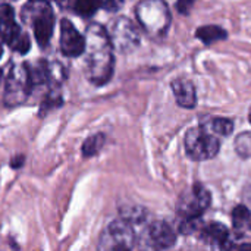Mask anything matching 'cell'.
I'll use <instances>...</instances> for the list:
<instances>
[{
    "label": "cell",
    "mask_w": 251,
    "mask_h": 251,
    "mask_svg": "<svg viewBox=\"0 0 251 251\" xmlns=\"http://www.w3.org/2000/svg\"><path fill=\"white\" fill-rule=\"evenodd\" d=\"M138 21L151 35L159 37L166 32L171 24V15L166 3L163 0H144L140 3Z\"/></svg>",
    "instance_id": "6da1fadb"
},
{
    "label": "cell",
    "mask_w": 251,
    "mask_h": 251,
    "mask_svg": "<svg viewBox=\"0 0 251 251\" xmlns=\"http://www.w3.org/2000/svg\"><path fill=\"white\" fill-rule=\"evenodd\" d=\"M219 140L204 126L193 128L185 135V151L193 160H207L218 154Z\"/></svg>",
    "instance_id": "7a4b0ae2"
},
{
    "label": "cell",
    "mask_w": 251,
    "mask_h": 251,
    "mask_svg": "<svg viewBox=\"0 0 251 251\" xmlns=\"http://www.w3.org/2000/svg\"><path fill=\"white\" fill-rule=\"evenodd\" d=\"M210 194L200 184H196L185 193L178 203V213L182 219H199L200 215L209 207Z\"/></svg>",
    "instance_id": "3957f363"
},
{
    "label": "cell",
    "mask_w": 251,
    "mask_h": 251,
    "mask_svg": "<svg viewBox=\"0 0 251 251\" xmlns=\"http://www.w3.org/2000/svg\"><path fill=\"white\" fill-rule=\"evenodd\" d=\"M134 231L128 221L110 224L103 235L101 247L110 250H131L134 247Z\"/></svg>",
    "instance_id": "277c9868"
},
{
    "label": "cell",
    "mask_w": 251,
    "mask_h": 251,
    "mask_svg": "<svg viewBox=\"0 0 251 251\" xmlns=\"http://www.w3.org/2000/svg\"><path fill=\"white\" fill-rule=\"evenodd\" d=\"M60 49L65 56L76 57L85 50L84 37L75 29L71 21L62 19L60 22Z\"/></svg>",
    "instance_id": "5b68a950"
},
{
    "label": "cell",
    "mask_w": 251,
    "mask_h": 251,
    "mask_svg": "<svg viewBox=\"0 0 251 251\" xmlns=\"http://www.w3.org/2000/svg\"><path fill=\"white\" fill-rule=\"evenodd\" d=\"M147 243L151 249L165 250L176 243V234L171 225L159 221L150 225L147 231Z\"/></svg>",
    "instance_id": "8992f818"
},
{
    "label": "cell",
    "mask_w": 251,
    "mask_h": 251,
    "mask_svg": "<svg viewBox=\"0 0 251 251\" xmlns=\"http://www.w3.org/2000/svg\"><path fill=\"white\" fill-rule=\"evenodd\" d=\"M53 28H54V16H53L51 9L46 3L34 21V32H35L37 43L40 46L49 44L51 34H53Z\"/></svg>",
    "instance_id": "52a82bcc"
},
{
    "label": "cell",
    "mask_w": 251,
    "mask_h": 251,
    "mask_svg": "<svg viewBox=\"0 0 251 251\" xmlns=\"http://www.w3.org/2000/svg\"><path fill=\"white\" fill-rule=\"evenodd\" d=\"M113 40L119 49L126 50V49H131V47L138 44L140 35H138V31L135 29V26L132 25L131 21L119 19L115 25V29H113Z\"/></svg>",
    "instance_id": "ba28073f"
},
{
    "label": "cell",
    "mask_w": 251,
    "mask_h": 251,
    "mask_svg": "<svg viewBox=\"0 0 251 251\" xmlns=\"http://www.w3.org/2000/svg\"><path fill=\"white\" fill-rule=\"evenodd\" d=\"M172 90L179 106L187 107V109H193L196 106L197 97H196V87L193 82H190L188 79H182V78L175 79L172 82Z\"/></svg>",
    "instance_id": "9c48e42d"
},
{
    "label": "cell",
    "mask_w": 251,
    "mask_h": 251,
    "mask_svg": "<svg viewBox=\"0 0 251 251\" xmlns=\"http://www.w3.org/2000/svg\"><path fill=\"white\" fill-rule=\"evenodd\" d=\"M196 35L204 43V44H212L221 40H225L228 37V32L216 25H206V26H200L196 32Z\"/></svg>",
    "instance_id": "30bf717a"
},
{
    "label": "cell",
    "mask_w": 251,
    "mask_h": 251,
    "mask_svg": "<svg viewBox=\"0 0 251 251\" xmlns=\"http://www.w3.org/2000/svg\"><path fill=\"white\" fill-rule=\"evenodd\" d=\"M204 237H206L207 241H210L213 244H218V246H222L228 240V228L225 225H222V224L213 222V224L206 226Z\"/></svg>",
    "instance_id": "8fae6325"
},
{
    "label": "cell",
    "mask_w": 251,
    "mask_h": 251,
    "mask_svg": "<svg viewBox=\"0 0 251 251\" xmlns=\"http://www.w3.org/2000/svg\"><path fill=\"white\" fill-rule=\"evenodd\" d=\"M104 144V135L103 134H96V135H91L90 138L85 140L84 146H82V154L85 157H90V156H94L97 154L101 147Z\"/></svg>",
    "instance_id": "7c38bea8"
},
{
    "label": "cell",
    "mask_w": 251,
    "mask_h": 251,
    "mask_svg": "<svg viewBox=\"0 0 251 251\" xmlns=\"http://www.w3.org/2000/svg\"><path fill=\"white\" fill-rule=\"evenodd\" d=\"M235 151L241 157H251V131L241 132L235 138Z\"/></svg>",
    "instance_id": "4fadbf2b"
},
{
    "label": "cell",
    "mask_w": 251,
    "mask_h": 251,
    "mask_svg": "<svg viewBox=\"0 0 251 251\" xmlns=\"http://www.w3.org/2000/svg\"><path fill=\"white\" fill-rule=\"evenodd\" d=\"M101 6V0H76L75 12L81 16H91Z\"/></svg>",
    "instance_id": "5bb4252c"
},
{
    "label": "cell",
    "mask_w": 251,
    "mask_h": 251,
    "mask_svg": "<svg viewBox=\"0 0 251 251\" xmlns=\"http://www.w3.org/2000/svg\"><path fill=\"white\" fill-rule=\"evenodd\" d=\"M210 129L221 135H229L234 131V124L226 118H216L210 122Z\"/></svg>",
    "instance_id": "9a60e30c"
},
{
    "label": "cell",
    "mask_w": 251,
    "mask_h": 251,
    "mask_svg": "<svg viewBox=\"0 0 251 251\" xmlns=\"http://www.w3.org/2000/svg\"><path fill=\"white\" fill-rule=\"evenodd\" d=\"M251 219L250 210L246 207V206H237L232 212V222H234V226L241 229L243 226H246Z\"/></svg>",
    "instance_id": "2e32d148"
},
{
    "label": "cell",
    "mask_w": 251,
    "mask_h": 251,
    "mask_svg": "<svg viewBox=\"0 0 251 251\" xmlns=\"http://www.w3.org/2000/svg\"><path fill=\"white\" fill-rule=\"evenodd\" d=\"M21 35V32H19V26L13 22V21H10V22H6V29H4V32H3V38H4V41L7 43V44H13L16 40H18V37Z\"/></svg>",
    "instance_id": "e0dca14e"
},
{
    "label": "cell",
    "mask_w": 251,
    "mask_h": 251,
    "mask_svg": "<svg viewBox=\"0 0 251 251\" xmlns=\"http://www.w3.org/2000/svg\"><path fill=\"white\" fill-rule=\"evenodd\" d=\"M12 47H13L16 51H19V53L25 54V53L29 50V47H31L29 37H28L26 34H24V35H19V37H18V40H16V41L12 44Z\"/></svg>",
    "instance_id": "ac0fdd59"
},
{
    "label": "cell",
    "mask_w": 251,
    "mask_h": 251,
    "mask_svg": "<svg viewBox=\"0 0 251 251\" xmlns=\"http://www.w3.org/2000/svg\"><path fill=\"white\" fill-rule=\"evenodd\" d=\"M122 6V0H106L104 1V9L110 10V12H116L119 10Z\"/></svg>",
    "instance_id": "d6986e66"
},
{
    "label": "cell",
    "mask_w": 251,
    "mask_h": 251,
    "mask_svg": "<svg viewBox=\"0 0 251 251\" xmlns=\"http://www.w3.org/2000/svg\"><path fill=\"white\" fill-rule=\"evenodd\" d=\"M193 3H194V0H178V10L181 12V13H188L190 12V7L193 6Z\"/></svg>",
    "instance_id": "ffe728a7"
},
{
    "label": "cell",
    "mask_w": 251,
    "mask_h": 251,
    "mask_svg": "<svg viewBox=\"0 0 251 251\" xmlns=\"http://www.w3.org/2000/svg\"><path fill=\"white\" fill-rule=\"evenodd\" d=\"M22 163H24V156H16V159H15V160H12V163H10V165H12V168H15V169H16V168H19Z\"/></svg>",
    "instance_id": "44dd1931"
},
{
    "label": "cell",
    "mask_w": 251,
    "mask_h": 251,
    "mask_svg": "<svg viewBox=\"0 0 251 251\" xmlns=\"http://www.w3.org/2000/svg\"><path fill=\"white\" fill-rule=\"evenodd\" d=\"M240 249H241V250H243V249H250L251 250V244H247V246H241Z\"/></svg>",
    "instance_id": "7402d4cb"
},
{
    "label": "cell",
    "mask_w": 251,
    "mask_h": 251,
    "mask_svg": "<svg viewBox=\"0 0 251 251\" xmlns=\"http://www.w3.org/2000/svg\"><path fill=\"white\" fill-rule=\"evenodd\" d=\"M249 116H250V122H251V107H250V115H249Z\"/></svg>",
    "instance_id": "603a6c76"
},
{
    "label": "cell",
    "mask_w": 251,
    "mask_h": 251,
    "mask_svg": "<svg viewBox=\"0 0 251 251\" xmlns=\"http://www.w3.org/2000/svg\"><path fill=\"white\" fill-rule=\"evenodd\" d=\"M0 56H1V46H0Z\"/></svg>",
    "instance_id": "cb8c5ba5"
}]
</instances>
